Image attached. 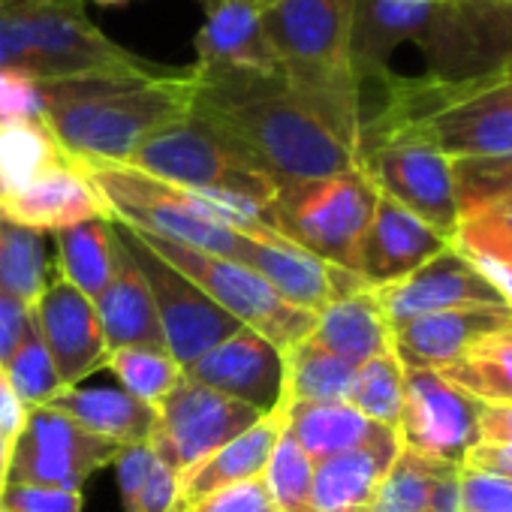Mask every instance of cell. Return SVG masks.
Returning <instances> with one entry per match:
<instances>
[{
    "mask_svg": "<svg viewBox=\"0 0 512 512\" xmlns=\"http://www.w3.org/2000/svg\"><path fill=\"white\" fill-rule=\"evenodd\" d=\"M419 49L428 82H470L512 64V10L500 0H356L350 55L362 85L392 76L401 49Z\"/></svg>",
    "mask_w": 512,
    "mask_h": 512,
    "instance_id": "1",
    "label": "cell"
},
{
    "mask_svg": "<svg viewBox=\"0 0 512 512\" xmlns=\"http://www.w3.org/2000/svg\"><path fill=\"white\" fill-rule=\"evenodd\" d=\"M193 79L190 115L238 145L278 187L362 169L356 151L287 85L284 73H193Z\"/></svg>",
    "mask_w": 512,
    "mask_h": 512,
    "instance_id": "2",
    "label": "cell"
},
{
    "mask_svg": "<svg viewBox=\"0 0 512 512\" xmlns=\"http://www.w3.org/2000/svg\"><path fill=\"white\" fill-rule=\"evenodd\" d=\"M193 91V73L169 67L40 82L46 127L88 163H127L148 136L190 115Z\"/></svg>",
    "mask_w": 512,
    "mask_h": 512,
    "instance_id": "3",
    "label": "cell"
},
{
    "mask_svg": "<svg viewBox=\"0 0 512 512\" xmlns=\"http://www.w3.org/2000/svg\"><path fill=\"white\" fill-rule=\"evenodd\" d=\"M356 0H269L263 34L287 85L359 157L362 97L350 55Z\"/></svg>",
    "mask_w": 512,
    "mask_h": 512,
    "instance_id": "4",
    "label": "cell"
},
{
    "mask_svg": "<svg viewBox=\"0 0 512 512\" xmlns=\"http://www.w3.org/2000/svg\"><path fill=\"white\" fill-rule=\"evenodd\" d=\"M0 46L7 67L37 82L157 67L109 40L88 19L85 0H0Z\"/></svg>",
    "mask_w": 512,
    "mask_h": 512,
    "instance_id": "5",
    "label": "cell"
},
{
    "mask_svg": "<svg viewBox=\"0 0 512 512\" xmlns=\"http://www.w3.org/2000/svg\"><path fill=\"white\" fill-rule=\"evenodd\" d=\"M377 196V187L362 169L320 181H296L278 187L266 220L293 247L341 272L359 275V250Z\"/></svg>",
    "mask_w": 512,
    "mask_h": 512,
    "instance_id": "6",
    "label": "cell"
},
{
    "mask_svg": "<svg viewBox=\"0 0 512 512\" xmlns=\"http://www.w3.org/2000/svg\"><path fill=\"white\" fill-rule=\"evenodd\" d=\"M124 166L178 187L238 196L260 205L263 211H269L278 196V184L269 172H263L238 145L196 115H187L148 136Z\"/></svg>",
    "mask_w": 512,
    "mask_h": 512,
    "instance_id": "7",
    "label": "cell"
},
{
    "mask_svg": "<svg viewBox=\"0 0 512 512\" xmlns=\"http://www.w3.org/2000/svg\"><path fill=\"white\" fill-rule=\"evenodd\" d=\"M133 232L163 263H169L190 284H196L214 305H220L241 326L269 338L281 353H287L293 344H299L302 338L314 332L317 314L284 302L266 278L244 269L241 263H232V260H223V256H211V253H202L175 241H163L139 229Z\"/></svg>",
    "mask_w": 512,
    "mask_h": 512,
    "instance_id": "8",
    "label": "cell"
},
{
    "mask_svg": "<svg viewBox=\"0 0 512 512\" xmlns=\"http://www.w3.org/2000/svg\"><path fill=\"white\" fill-rule=\"evenodd\" d=\"M359 166L377 193L425 220L443 238H452L461 208L452 178V160L413 133H383L359 142Z\"/></svg>",
    "mask_w": 512,
    "mask_h": 512,
    "instance_id": "9",
    "label": "cell"
},
{
    "mask_svg": "<svg viewBox=\"0 0 512 512\" xmlns=\"http://www.w3.org/2000/svg\"><path fill=\"white\" fill-rule=\"evenodd\" d=\"M115 235L124 241V247L133 253V260L139 263L154 308H157V320L163 329V344L166 353L184 368H190L193 362H199L205 353H211L217 344H223L226 338H232L241 323L235 317H229L220 305H214L196 284H190L184 275H178L169 263H163L160 256L124 223L112 220Z\"/></svg>",
    "mask_w": 512,
    "mask_h": 512,
    "instance_id": "10",
    "label": "cell"
},
{
    "mask_svg": "<svg viewBox=\"0 0 512 512\" xmlns=\"http://www.w3.org/2000/svg\"><path fill=\"white\" fill-rule=\"evenodd\" d=\"M263 413L217 389L181 380L178 389L157 407V431L151 446L181 479L211 452L247 431Z\"/></svg>",
    "mask_w": 512,
    "mask_h": 512,
    "instance_id": "11",
    "label": "cell"
},
{
    "mask_svg": "<svg viewBox=\"0 0 512 512\" xmlns=\"http://www.w3.org/2000/svg\"><path fill=\"white\" fill-rule=\"evenodd\" d=\"M121 449L124 446L91 434L58 410L34 407L13 446L10 482L82 491L85 479L112 464Z\"/></svg>",
    "mask_w": 512,
    "mask_h": 512,
    "instance_id": "12",
    "label": "cell"
},
{
    "mask_svg": "<svg viewBox=\"0 0 512 512\" xmlns=\"http://www.w3.org/2000/svg\"><path fill=\"white\" fill-rule=\"evenodd\" d=\"M479 413L482 404L437 371L404 368V410L398 425L404 449L461 467L479 443Z\"/></svg>",
    "mask_w": 512,
    "mask_h": 512,
    "instance_id": "13",
    "label": "cell"
},
{
    "mask_svg": "<svg viewBox=\"0 0 512 512\" xmlns=\"http://www.w3.org/2000/svg\"><path fill=\"white\" fill-rule=\"evenodd\" d=\"M389 326L437 314L455 308H479V305H506L503 296L464 260V256L446 244L437 256L407 278L374 290ZM509 308V305H506Z\"/></svg>",
    "mask_w": 512,
    "mask_h": 512,
    "instance_id": "14",
    "label": "cell"
},
{
    "mask_svg": "<svg viewBox=\"0 0 512 512\" xmlns=\"http://www.w3.org/2000/svg\"><path fill=\"white\" fill-rule=\"evenodd\" d=\"M202 28L193 37V73H281L278 58L263 34V10L269 0H196Z\"/></svg>",
    "mask_w": 512,
    "mask_h": 512,
    "instance_id": "15",
    "label": "cell"
},
{
    "mask_svg": "<svg viewBox=\"0 0 512 512\" xmlns=\"http://www.w3.org/2000/svg\"><path fill=\"white\" fill-rule=\"evenodd\" d=\"M184 377L266 416L278 410L284 398V353L260 332L241 326L232 338L184 368Z\"/></svg>",
    "mask_w": 512,
    "mask_h": 512,
    "instance_id": "16",
    "label": "cell"
},
{
    "mask_svg": "<svg viewBox=\"0 0 512 512\" xmlns=\"http://www.w3.org/2000/svg\"><path fill=\"white\" fill-rule=\"evenodd\" d=\"M31 314L64 386H79V380L106 365V341L97 308L61 275L49 278Z\"/></svg>",
    "mask_w": 512,
    "mask_h": 512,
    "instance_id": "17",
    "label": "cell"
},
{
    "mask_svg": "<svg viewBox=\"0 0 512 512\" xmlns=\"http://www.w3.org/2000/svg\"><path fill=\"white\" fill-rule=\"evenodd\" d=\"M512 329V308L479 305L425 314L392 326V353L404 368L443 371L476 341Z\"/></svg>",
    "mask_w": 512,
    "mask_h": 512,
    "instance_id": "18",
    "label": "cell"
},
{
    "mask_svg": "<svg viewBox=\"0 0 512 512\" xmlns=\"http://www.w3.org/2000/svg\"><path fill=\"white\" fill-rule=\"evenodd\" d=\"M446 244L449 238L380 193L359 250V278L371 290L389 287L425 266Z\"/></svg>",
    "mask_w": 512,
    "mask_h": 512,
    "instance_id": "19",
    "label": "cell"
},
{
    "mask_svg": "<svg viewBox=\"0 0 512 512\" xmlns=\"http://www.w3.org/2000/svg\"><path fill=\"white\" fill-rule=\"evenodd\" d=\"M0 214L37 232H61L94 217H109L103 199L73 157L0 205Z\"/></svg>",
    "mask_w": 512,
    "mask_h": 512,
    "instance_id": "20",
    "label": "cell"
},
{
    "mask_svg": "<svg viewBox=\"0 0 512 512\" xmlns=\"http://www.w3.org/2000/svg\"><path fill=\"white\" fill-rule=\"evenodd\" d=\"M94 308L103 326L106 356L124 347L166 350L148 281L118 235H115V272H112L109 287L94 302Z\"/></svg>",
    "mask_w": 512,
    "mask_h": 512,
    "instance_id": "21",
    "label": "cell"
},
{
    "mask_svg": "<svg viewBox=\"0 0 512 512\" xmlns=\"http://www.w3.org/2000/svg\"><path fill=\"white\" fill-rule=\"evenodd\" d=\"M401 452L398 434L377 443L347 449L314 464L311 479V512H371L374 497Z\"/></svg>",
    "mask_w": 512,
    "mask_h": 512,
    "instance_id": "22",
    "label": "cell"
},
{
    "mask_svg": "<svg viewBox=\"0 0 512 512\" xmlns=\"http://www.w3.org/2000/svg\"><path fill=\"white\" fill-rule=\"evenodd\" d=\"M287 428V413L272 410L256 419L247 431H241L235 440L211 452L205 461H199L193 470H187L178 479V500L175 512L244 479H256L266 473V464L278 446V437Z\"/></svg>",
    "mask_w": 512,
    "mask_h": 512,
    "instance_id": "23",
    "label": "cell"
},
{
    "mask_svg": "<svg viewBox=\"0 0 512 512\" xmlns=\"http://www.w3.org/2000/svg\"><path fill=\"white\" fill-rule=\"evenodd\" d=\"M311 341L353 368L392 353V326L371 287L329 302L314 323Z\"/></svg>",
    "mask_w": 512,
    "mask_h": 512,
    "instance_id": "24",
    "label": "cell"
},
{
    "mask_svg": "<svg viewBox=\"0 0 512 512\" xmlns=\"http://www.w3.org/2000/svg\"><path fill=\"white\" fill-rule=\"evenodd\" d=\"M461 467L404 449L395 455L371 512H458Z\"/></svg>",
    "mask_w": 512,
    "mask_h": 512,
    "instance_id": "25",
    "label": "cell"
},
{
    "mask_svg": "<svg viewBox=\"0 0 512 512\" xmlns=\"http://www.w3.org/2000/svg\"><path fill=\"white\" fill-rule=\"evenodd\" d=\"M449 244L512 308V193L461 211Z\"/></svg>",
    "mask_w": 512,
    "mask_h": 512,
    "instance_id": "26",
    "label": "cell"
},
{
    "mask_svg": "<svg viewBox=\"0 0 512 512\" xmlns=\"http://www.w3.org/2000/svg\"><path fill=\"white\" fill-rule=\"evenodd\" d=\"M49 410H58L88 428L97 437H106L118 446L148 443L157 431V410L136 401L124 389H79L67 386L61 389L49 404Z\"/></svg>",
    "mask_w": 512,
    "mask_h": 512,
    "instance_id": "27",
    "label": "cell"
},
{
    "mask_svg": "<svg viewBox=\"0 0 512 512\" xmlns=\"http://www.w3.org/2000/svg\"><path fill=\"white\" fill-rule=\"evenodd\" d=\"M284 413H287V431L314 464L341 455L347 449H359L389 434H398L365 419L347 401H302V404H290Z\"/></svg>",
    "mask_w": 512,
    "mask_h": 512,
    "instance_id": "28",
    "label": "cell"
},
{
    "mask_svg": "<svg viewBox=\"0 0 512 512\" xmlns=\"http://www.w3.org/2000/svg\"><path fill=\"white\" fill-rule=\"evenodd\" d=\"M52 235L58 244V275L91 302H97L115 272L112 217H94Z\"/></svg>",
    "mask_w": 512,
    "mask_h": 512,
    "instance_id": "29",
    "label": "cell"
},
{
    "mask_svg": "<svg viewBox=\"0 0 512 512\" xmlns=\"http://www.w3.org/2000/svg\"><path fill=\"white\" fill-rule=\"evenodd\" d=\"M64 160H70V154L61 148L46 121L0 124V205Z\"/></svg>",
    "mask_w": 512,
    "mask_h": 512,
    "instance_id": "30",
    "label": "cell"
},
{
    "mask_svg": "<svg viewBox=\"0 0 512 512\" xmlns=\"http://www.w3.org/2000/svg\"><path fill=\"white\" fill-rule=\"evenodd\" d=\"M353 380L356 368L314 344L308 335L284 353V398L278 410L302 401H347Z\"/></svg>",
    "mask_w": 512,
    "mask_h": 512,
    "instance_id": "31",
    "label": "cell"
},
{
    "mask_svg": "<svg viewBox=\"0 0 512 512\" xmlns=\"http://www.w3.org/2000/svg\"><path fill=\"white\" fill-rule=\"evenodd\" d=\"M437 374L479 404H512V329L476 341Z\"/></svg>",
    "mask_w": 512,
    "mask_h": 512,
    "instance_id": "32",
    "label": "cell"
},
{
    "mask_svg": "<svg viewBox=\"0 0 512 512\" xmlns=\"http://www.w3.org/2000/svg\"><path fill=\"white\" fill-rule=\"evenodd\" d=\"M46 284V232L19 226L0 214V290L34 308Z\"/></svg>",
    "mask_w": 512,
    "mask_h": 512,
    "instance_id": "33",
    "label": "cell"
},
{
    "mask_svg": "<svg viewBox=\"0 0 512 512\" xmlns=\"http://www.w3.org/2000/svg\"><path fill=\"white\" fill-rule=\"evenodd\" d=\"M127 395L157 410L184 380L181 365L166 350H145V347H124L106 356V365Z\"/></svg>",
    "mask_w": 512,
    "mask_h": 512,
    "instance_id": "34",
    "label": "cell"
},
{
    "mask_svg": "<svg viewBox=\"0 0 512 512\" xmlns=\"http://www.w3.org/2000/svg\"><path fill=\"white\" fill-rule=\"evenodd\" d=\"M347 404H353L365 419L398 431L404 410V365L398 362V356L383 353L356 368Z\"/></svg>",
    "mask_w": 512,
    "mask_h": 512,
    "instance_id": "35",
    "label": "cell"
},
{
    "mask_svg": "<svg viewBox=\"0 0 512 512\" xmlns=\"http://www.w3.org/2000/svg\"><path fill=\"white\" fill-rule=\"evenodd\" d=\"M4 374L13 386V392L19 395V401L34 410V407H46L64 386L37 326H34V314L28 323V332L22 338V344L16 347V353L10 356V362L4 365Z\"/></svg>",
    "mask_w": 512,
    "mask_h": 512,
    "instance_id": "36",
    "label": "cell"
},
{
    "mask_svg": "<svg viewBox=\"0 0 512 512\" xmlns=\"http://www.w3.org/2000/svg\"><path fill=\"white\" fill-rule=\"evenodd\" d=\"M311 479H314V461L305 455V449L293 440V434L284 428L278 437V446L266 464L263 482L281 512H311Z\"/></svg>",
    "mask_w": 512,
    "mask_h": 512,
    "instance_id": "37",
    "label": "cell"
},
{
    "mask_svg": "<svg viewBox=\"0 0 512 512\" xmlns=\"http://www.w3.org/2000/svg\"><path fill=\"white\" fill-rule=\"evenodd\" d=\"M458 208H476L503 193H512V154L491 160H452Z\"/></svg>",
    "mask_w": 512,
    "mask_h": 512,
    "instance_id": "38",
    "label": "cell"
},
{
    "mask_svg": "<svg viewBox=\"0 0 512 512\" xmlns=\"http://www.w3.org/2000/svg\"><path fill=\"white\" fill-rule=\"evenodd\" d=\"M82 506V491L49 485L7 482L4 494H0V512H82Z\"/></svg>",
    "mask_w": 512,
    "mask_h": 512,
    "instance_id": "39",
    "label": "cell"
},
{
    "mask_svg": "<svg viewBox=\"0 0 512 512\" xmlns=\"http://www.w3.org/2000/svg\"><path fill=\"white\" fill-rule=\"evenodd\" d=\"M43 121L40 82L16 67H0V124Z\"/></svg>",
    "mask_w": 512,
    "mask_h": 512,
    "instance_id": "40",
    "label": "cell"
},
{
    "mask_svg": "<svg viewBox=\"0 0 512 512\" xmlns=\"http://www.w3.org/2000/svg\"><path fill=\"white\" fill-rule=\"evenodd\" d=\"M178 512H281L263 482V476L226 485Z\"/></svg>",
    "mask_w": 512,
    "mask_h": 512,
    "instance_id": "41",
    "label": "cell"
},
{
    "mask_svg": "<svg viewBox=\"0 0 512 512\" xmlns=\"http://www.w3.org/2000/svg\"><path fill=\"white\" fill-rule=\"evenodd\" d=\"M458 512H512V482L461 467Z\"/></svg>",
    "mask_w": 512,
    "mask_h": 512,
    "instance_id": "42",
    "label": "cell"
},
{
    "mask_svg": "<svg viewBox=\"0 0 512 512\" xmlns=\"http://www.w3.org/2000/svg\"><path fill=\"white\" fill-rule=\"evenodd\" d=\"M157 452V449H154ZM175 500H178V476L175 470L157 455L145 485L139 488L136 500L127 506V512H175Z\"/></svg>",
    "mask_w": 512,
    "mask_h": 512,
    "instance_id": "43",
    "label": "cell"
},
{
    "mask_svg": "<svg viewBox=\"0 0 512 512\" xmlns=\"http://www.w3.org/2000/svg\"><path fill=\"white\" fill-rule=\"evenodd\" d=\"M154 458H157V452H154V446H151V440H148V443L124 446V449L118 452V458L112 461V464H115V473H118V488H121V503H124V509L136 500L139 488L145 485Z\"/></svg>",
    "mask_w": 512,
    "mask_h": 512,
    "instance_id": "44",
    "label": "cell"
},
{
    "mask_svg": "<svg viewBox=\"0 0 512 512\" xmlns=\"http://www.w3.org/2000/svg\"><path fill=\"white\" fill-rule=\"evenodd\" d=\"M28 323H31V305H25V302H19V299H13L0 290V368L10 362V356L22 344Z\"/></svg>",
    "mask_w": 512,
    "mask_h": 512,
    "instance_id": "45",
    "label": "cell"
},
{
    "mask_svg": "<svg viewBox=\"0 0 512 512\" xmlns=\"http://www.w3.org/2000/svg\"><path fill=\"white\" fill-rule=\"evenodd\" d=\"M461 467L512 482V443H476Z\"/></svg>",
    "mask_w": 512,
    "mask_h": 512,
    "instance_id": "46",
    "label": "cell"
},
{
    "mask_svg": "<svg viewBox=\"0 0 512 512\" xmlns=\"http://www.w3.org/2000/svg\"><path fill=\"white\" fill-rule=\"evenodd\" d=\"M28 422V407L19 401V395L13 392L4 368H0V437H4L10 446H16L22 428Z\"/></svg>",
    "mask_w": 512,
    "mask_h": 512,
    "instance_id": "47",
    "label": "cell"
},
{
    "mask_svg": "<svg viewBox=\"0 0 512 512\" xmlns=\"http://www.w3.org/2000/svg\"><path fill=\"white\" fill-rule=\"evenodd\" d=\"M479 443H512V404H482Z\"/></svg>",
    "mask_w": 512,
    "mask_h": 512,
    "instance_id": "48",
    "label": "cell"
},
{
    "mask_svg": "<svg viewBox=\"0 0 512 512\" xmlns=\"http://www.w3.org/2000/svg\"><path fill=\"white\" fill-rule=\"evenodd\" d=\"M10 461H13V446L0 437V494H4V488L10 482Z\"/></svg>",
    "mask_w": 512,
    "mask_h": 512,
    "instance_id": "49",
    "label": "cell"
},
{
    "mask_svg": "<svg viewBox=\"0 0 512 512\" xmlns=\"http://www.w3.org/2000/svg\"><path fill=\"white\" fill-rule=\"evenodd\" d=\"M97 7H124V4H133V0H91Z\"/></svg>",
    "mask_w": 512,
    "mask_h": 512,
    "instance_id": "50",
    "label": "cell"
},
{
    "mask_svg": "<svg viewBox=\"0 0 512 512\" xmlns=\"http://www.w3.org/2000/svg\"><path fill=\"white\" fill-rule=\"evenodd\" d=\"M0 67H7V61H4V46H0Z\"/></svg>",
    "mask_w": 512,
    "mask_h": 512,
    "instance_id": "51",
    "label": "cell"
},
{
    "mask_svg": "<svg viewBox=\"0 0 512 512\" xmlns=\"http://www.w3.org/2000/svg\"><path fill=\"white\" fill-rule=\"evenodd\" d=\"M503 4H509V7H512V0H503Z\"/></svg>",
    "mask_w": 512,
    "mask_h": 512,
    "instance_id": "52",
    "label": "cell"
}]
</instances>
